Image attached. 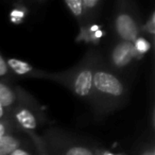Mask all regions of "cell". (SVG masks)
Returning <instances> with one entry per match:
<instances>
[{
  "instance_id": "ac0fdd59",
  "label": "cell",
  "mask_w": 155,
  "mask_h": 155,
  "mask_svg": "<svg viewBox=\"0 0 155 155\" xmlns=\"http://www.w3.org/2000/svg\"><path fill=\"white\" fill-rule=\"evenodd\" d=\"M140 155H155V150L153 147H150V148H147L142 151V153Z\"/></svg>"
},
{
  "instance_id": "277c9868",
  "label": "cell",
  "mask_w": 155,
  "mask_h": 155,
  "mask_svg": "<svg viewBox=\"0 0 155 155\" xmlns=\"http://www.w3.org/2000/svg\"><path fill=\"white\" fill-rule=\"evenodd\" d=\"M141 55L137 52L133 43L119 41L113 47L110 53V63L115 69H124L133 63V61L138 60Z\"/></svg>"
},
{
  "instance_id": "d6986e66",
  "label": "cell",
  "mask_w": 155,
  "mask_h": 155,
  "mask_svg": "<svg viewBox=\"0 0 155 155\" xmlns=\"http://www.w3.org/2000/svg\"><path fill=\"white\" fill-rule=\"evenodd\" d=\"M5 110L2 107V106L0 105V120H1V118L5 117Z\"/></svg>"
},
{
  "instance_id": "5bb4252c",
  "label": "cell",
  "mask_w": 155,
  "mask_h": 155,
  "mask_svg": "<svg viewBox=\"0 0 155 155\" xmlns=\"http://www.w3.org/2000/svg\"><path fill=\"white\" fill-rule=\"evenodd\" d=\"M144 31H147L151 36H153V35L155 34V14H154V12L151 14L149 20L147 21V24L144 25Z\"/></svg>"
},
{
  "instance_id": "7c38bea8",
  "label": "cell",
  "mask_w": 155,
  "mask_h": 155,
  "mask_svg": "<svg viewBox=\"0 0 155 155\" xmlns=\"http://www.w3.org/2000/svg\"><path fill=\"white\" fill-rule=\"evenodd\" d=\"M134 46H135V48H136V50H137V52L139 54H143V53H146L147 51L149 50V44H148V41H146V39L143 38V37H138L137 39H136V41L134 43Z\"/></svg>"
},
{
  "instance_id": "9a60e30c",
  "label": "cell",
  "mask_w": 155,
  "mask_h": 155,
  "mask_svg": "<svg viewBox=\"0 0 155 155\" xmlns=\"http://www.w3.org/2000/svg\"><path fill=\"white\" fill-rule=\"evenodd\" d=\"M9 70H10V69H9V67H8V65H7V62H5V60L3 58V56L0 54V78L8 75Z\"/></svg>"
},
{
  "instance_id": "e0dca14e",
  "label": "cell",
  "mask_w": 155,
  "mask_h": 155,
  "mask_svg": "<svg viewBox=\"0 0 155 155\" xmlns=\"http://www.w3.org/2000/svg\"><path fill=\"white\" fill-rule=\"evenodd\" d=\"M10 155H31V153L24 150V149H21V148H18V149H16L15 151H13Z\"/></svg>"
},
{
  "instance_id": "9c48e42d",
  "label": "cell",
  "mask_w": 155,
  "mask_h": 155,
  "mask_svg": "<svg viewBox=\"0 0 155 155\" xmlns=\"http://www.w3.org/2000/svg\"><path fill=\"white\" fill-rule=\"evenodd\" d=\"M62 155H96V153L84 144H68L61 152Z\"/></svg>"
},
{
  "instance_id": "6da1fadb",
  "label": "cell",
  "mask_w": 155,
  "mask_h": 155,
  "mask_svg": "<svg viewBox=\"0 0 155 155\" xmlns=\"http://www.w3.org/2000/svg\"><path fill=\"white\" fill-rule=\"evenodd\" d=\"M125 88L122 81L108 69L95 68L93 77V98L117 100L124 96Z\"/></svg>"
},
{
  "instance_id": "8992f818",
  "label": "cell",
  "mask_w": 155,
  "mask_h": 155,
  "mask_svg": "<svg viewBox=\"0 0 155 155\" xmlns=\"http://www.w3.org/2000/svg\"><path fill=\"white\" fill-rule=\"evenodd\" d=\"M17 94L11 86L0 82V105L3 108H10L16 103Z\"/></svg>"
},
{
  "instance_id": "30bf717a",
  "label": "cell",
  "mask_w": 155,
  "mask_h": 155,
  "mask_svg": "<svg viewBox=\"0 0 155 155\" xmlns=\"http://www.w3.org/2000/svg\"><path fill=\"white\" fill-rule=\"evenodd\" d=\"M64 3L74 17L81 18L83 16L84 9H83L82 0H65Z\"/></svg>"
},
{
  "instance_id": "52a82bcc",
  "label": "cell",
  "mask_w": 155,
  "mask_h": 155,
  "mask_svg": "<svg viewBox=\"0 0 155 155\" xmlns=\"http://www.w3.org/2000/svg\"><path fill=\"white\" fill-rule=\"evenodd\" d=\"M5 62H7L9 69H11L14 73L18 75H29L34 71V68L29 63L18 60V58H10L5 60Z\"/></svg>"
},
{
  "instance_id": "3957f363",
  "label": "cell",
  "mask_w": 155,
  "mask_h": 155,
  "mask_svg": "<svg viewBox=\"0 0 155 155\" xmlns=\"http://www.w3.org/2000/svg\"><path fill=\"white\" fill-rule=\"evenodd\" d=\"M114 28L120 41L134 44L139 37V26L137 19L131 12L127 10H120L116 14Z\"/></svg>"
},
{
  "instance_id": "ba28073f",
  "label": "cell",
  "mask_w": 155,
  "mask_h": 155,
  "mask_svg": "<svg viewBox=\"0 0 155 155\" xmlns=\"http://www.w3.org/2000/svg\"><path fill=\"white\" fill-rule=\"evenodd\" d=\"M18 148H20V139L13 134H7L0 139V155H10Z\"/></svg>"
},
{
  "instance_id": "2e32d148",
  "label": "cell",
  "mask_w": 155,
  "mask_h": 155,
  "mask_svg": "<svg viewBox=\"0 0 155 155\" xmlns=\"http://www.w3.org/2000/svg\"><path fill=\"white\" fill-rule=\"evenodd\" d=\"M7 132H8V124H7V122L0 120V139H1V138H2L5 135H7V134H8Z\"/></svg>"
},
{
  "instance_id": "8fae6325",
  "label": "cell",
  "mask_w": 155,
  "mask_h": 155,
  "mask_svg": "<svg viewBox=\"0 0 155 155\" xmlns=\"http://www.w3.org/2000/svg\"><path fill=\"white\" fill-rule=\"evenodd\" d=\"M28 134L30 135V137L32 138L33 141H34L35 147H36V149H37V152H38V155H49L45 144L43 143V141H41L39 138H37L34 133H28Z\"/></svg>"
},
{
  "instance_id": "ffe728a7",
  "label": "cell",
  "mask_w": 155,
  "mask_h": 155,
  "mask_svg": "<svg viewBox=\"0 0 155 155\" xmlns=\"http://www.w3.org/2000/svg\"><path fill=\"white\" fill-rule=\"evenodd\" d=\"M104 155H112V154H110V153H105Z\"/></svg>"
},
{
  "instance_id": "4fadbf2b",
  "label": "cell",
  "mask_w": 155,
  "mask_h": 155,
  "mask_svg": "<svg viewBox=\"0 0 155 155\" xmlns=\"http://www.w3.org/2000/svg\"><path fill=\"white\" fill-rule=\"evenodd\" d=\"M101 3L100 0H82L83 9H84V13L87 11H93V10L97 9L98 5Z\"/></svg>"
},
{
  "instance_id": "7a4b0ae2",
  "label": "cell",
  "mask_w": 155,
  "mask_h": 155,
  "mask_svg": "<svg viewBox=\"0 0 155 155\" xmlns=\"http://www.w3.org/2000/svg\"><path fill=\"white\" fill-rule=\"evenodd\" d=\"M95 68L89 65L80 67L69 77V87L74 95L83 99L93 98V77Z\"/></svg>"
},
{
  "instance_id": "5b68a950",
  "label": "cell",
  "mask_w": 155,
  "mask_h": 155,
  "mask_svg": "<svg viewBox=\"0 0 155 155\" xmlns=\"http://www.w3.org/2000/svg\"><path fill=\"white\" fill-rule=\"evenodd\" d=\"M13 117L16 123L27 133H33V131L38 127V119L36 115L27 106L19 105L14 108Z\"/></svg>"
}]
</instances>
